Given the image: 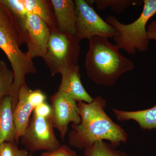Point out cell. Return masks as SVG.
I'll list each match as a JSON object with an SVG mask.
<instances>
[{"label": "cell", "mask_w": 156, "mask_h": 156, "mask_svg": "<svg viewBox=\"0 0 156 156\" xmlns=\"http://www.w3.org/2000/svg\"><path fill=\"white\" fill-rule=\"evenodd\" d=\"M34 114L37 116L44 118H49L52 114L51 105L47 102H44L35 108Z\"/></svg>", "instance_id": "23"}, {"label": "cell", "mask_w": 156, "mask_h": 156, "mask_svg": "<svg viewBox=\"0 0 156 156\" xmlns=\"http://www.w3.org/2000/svg\"><path fill=\"white\" fill-rule=\"evenodd\" d=\"M143 3L140 16L131 23L123 24L112 15H108L105 20L119 33V35L113 38L116 46L130 55H134L136 51H146L148 48L149 39L146 26L149 20L156 14V0H144Z\"/></svg>", "instance_id": "4"}, {"label": "cell", "mask_w": 156, "mask_h": 156, "mask_svg": "<svg viewBox=\"0 0 156 156\" xmlns=\"http://www.w3.org/2000/svg\"><path fill=\"white\" fill-rule=\"evenodd\" d=\"M27 11L46 23L51 32L58 30L56 19L50 1L22 0Z\"/></svg>", "instance_id": "15"}, {"label": "cell", "mask_w": 156, "mask_h": 156, "mask_svg": "<svg viewBox=\"0 0 156 156\" xmlns=\"http://www.w3.org/2000/svg\"><path fill=\"white\" fill-rule=\"evenodd\" d=\"M29 101L34 108L36 107L44 102H46V95L40 89L30 91L28 95Z\"/></svg>", "instance_id": "22"}, {"label": "cell", "mask_w": 156, "mask_h": 156, "mask_svg": "<svg viewBox=\"0 0 156 156\" xmlns=\"http://www.w3.org/2000/svg\"><path fill=\"white\" fill-rule=\"evenodd\" d=\"M77 105L81 122L72 125L68 139L70 145L84 150L97 141L108 140L115 148L127 142L128 134L107 114L106 101L101 95L90 103L79 101Z\"/></svg>", "instance_id": "1"}, {"label": "cell", "mask_w": 156, "mask_h": 156, "mask_svg": "<svg viewBox=\"0 0 156 156\" xmlns=\"http://www.w3.org/2000/svg\"><path fill=\"white\" fill-rule=\"evenodd\" d=\"M80 71L79 66L77 65L61 73V83L58 91L65 93L76 102L90 103L93 98L86 91L82 84Z\"/></svg>", "instance_id": "10"}, {"label": "cell", "mask_w": 156, "mask_h": 156, "mask_svg": "<svg viewBox=\"0 0 156 156\" xmlns=\"http://www.w3.org/2000/svg\"><path fill=\"white\" fill-rule=\"evenodd\" d=\"M14 80V74L7 63L0 60V102L7 96H11Z\"/></svg>", "instance_id": "18"}, {"label": "cell", "mask_w": 156, "mask_h": 156, "mask_svg": "<svg viewBox=\"0 0 156 156\" xmlns=\"http://www.w3.org/2000/svg\"><path fill=\"white\" fill-rule=\"evenodd\" d=\"M80 42L75 36L58 30L51 32L43 58L52 76L78 65L80 52Z\"/></svg>", "instance_id": "5"}, {"label": "cell", "mask_w": 156, "mask_h": 156, "mask_svg": "<svg viewBox=\"0 0 156 156\" xmlns=\"http://www.w3.org/2000/svg\"><path fill=\"white\" fill-rule=\"evenodd\" d=\"M31 91L24 84L19 92L18 101L13 111V119L16 133V141L21 138L29 123L31 115L34 108L29 101V94Z\"/></svg>", "instance_id": "12"}, {"label": "cell", "mask_w": 156, "mask_h": 156, "mask_svg": "<svg viewBox=\"0 0 156 156\" xmlns=\"http://www.w3.org/2000/svg\"><path fill=\"white\" fill-rule=\"evenodd\" d=\"M75 3L77 17L75 37L79 41L96 36L113 38L119 35L116 29L101 18L88 1L76 0Z\"/></svg>", "instance_id": "6"}, {"label": "cell", "mask_w": 156, "mask_h": 156, "mask_svg": "<svg viewBox=\"0 0 156 156\" xmlns=\"http://www.w3.org/2000/svg\"><path fill=\"white\" fill-rule=\"evenodd\" d=\"M23 145L30 152L51 151L61 146L54 131L51 119L33 114L25 132L20 138Z\"/></svg>", "instance_id": "7"}, {"label": "cell", "mask_w": 156, "mask_h": 156, "mask_svg": "<svg viewBox=\"0 0 156 156\" xmlns=\"http://www.w3.org/2000/svg\"><path fill=\"white\" fill-rule=\"evenodd\" d=\"M147 30L149 40H154L156 41V20H151Z\"/></svg>", "instance_id": "24"}, {"label": "cell", "mask_w": 156, "mask_h": 156, "mask_svg": "<svg viewBox=\"0 0 156 156\" xmlns=\"http://www.w3.org/2000/svg\"><path fill=\"white\" fill-rule=\"evenodd\" d=\"M0 156H35L26 149H20L16 142H7L0 145Z\"/></svg>", "instance_id": "20"}, {"label": "cell", "mask_w": 156, "mask_h": 156, "mask_svg": "<svg viewBox=\"0 0 156 156\" xmlns=\"http://www.w3.org/2000/svg\"><path fill=\"white\" fill-rule=\"evenodd\" d=\"M98 10H102L110 7L113 11L118 14L122 13L128 7L136 5L140 2L133 0H94Z\"/></svg>", "instance_id": "19"}, {"label": "cell", "mask_w": 156, "mask_h": 156, "mask_svg": "<svg viewBox=\"0 0 156 156\" xmlns=\"http://www.w3.org/2000/svg\"><path fill=\"white\" fill-rule=\"evenodd\" d=\"M117 119L120 122L135 121L143 130L156 129V105L147 109L127 111L112 108Z\"/></svg>", "instance_id": "14"}, {"label": "cell", "mask_w": 156, "mask_h": 156, "mask_svg": "<svg viewBox=\"0 0 156 156\" xmlns=\"http://www.w3.org/2000/svg\"><path fill=\"white\" fill-rule=\"evenodd\" d=\"M83 156H128L123 151L104 141H97L84 150Z\"/></svg>", "instance_id": "17"}, {"label": "cell", "mask_w": 156, "mask_h": 156, "mask_svg": "<svg viewBox=\"0 0 156 156\" xmlns=\"http://www.w3.org/2000/svg\"><path fill=\"white\" fill-rule=\"evenodd\" d=\"M58 31L75 36L76 14L75 1L51 0Z\"/></svg>", "instance_id": "11"}, {"label": "cell", "mask_w": 156, "mask_h": 156, "mask_svg": "<svg viewBox=\"0 0 156 156\" xmlns=\"http://www.w3.org/2000/svg\"><path fill=\"white\" fill-rule=\"evenodd\" d=\"M6 6L21 31L26 41L27 42V23L28 12L27 11L22 0H1Z\"/></svg>", "instance_id": "16"}, {"label": "cell", "mask_w": 156, "mask_h": 156, "mask_svg": "<svg viewBox=\"0 0 156 156\" xmlns=\"http://www.w3.org/2000/svg\"><path fill=\"white\" fill-rule=\"evenodd\" d=\"M51 119L54 128L59 132L64 140L70 123L78 125L81 122L77 103L65 93L58 91L50 97Z\"/></svg>", "instance_id": "8"}, {"label": "cell", "mask_w": 156, "mask_h": 156, "mask_svg": "<svg viewBox=\"0 0 156 156\" xmlns=\"http://www.w3.org/2000/svg\"><path fill=\"white\" fill-rule=\"evenodd\" d=\"M27 56L31 59L44 56L51 31L46 23L37 16L28 13L27 23Z\"/></svg>", "instance_id": "9"}, {"label": "cell", "mask_w": 156, "mask_h": 156, "mask_svg": "<svg viewBox=\"0 0 156 156\" xmlns=\"http://www.w3.org/2000/svg\"><path fill=\"white\" fill-rule=\"evenodd\" d=\"M26 43L24 37L9 9L0 0V49L8 57L14 74L11 95L13 109L16 106L19 92L26 84V76L37 72L33 59L20 47Z\"/></svg>", "instance_id": "3"}, {"label": "cell", "mask_w": 156, "mask_h": 156, "mask_svg": "<svg viewBox=\"0 0 156 156\" xmlns=\"http://www.w3.org/2000/svg\"><path fill=\"white\" fill-rule=\"evenodd\" d=\"M89 41L85 67L88 77L95 83L111 87L123 74L134 69L132 60L123 56L108 38L96 36Z\"/></svg>", "instance_id": "2"}, {"label": "cell", "mask_w": 156, "mask_h": 156, "mask_svg": "<svg viewBox=\"0 0 156 156\" xmlns=\"http://www.w3.org/2000/svg\"><path fill=\"white\" fill-rule=\"evenodd\" d=\"M41 156H78L76 153L67 145L62 144L51 151H45Z\"/></svg>", "instance_id": "21"}, {"label": "cell", "mask_w": 156, "mask_h": 156, "mask_svg": "<svg viewBox=\"0 0 156 156\" xmlns=\"http://www.w3.org/2000/svg\"><path fill=\"white\" fill-rule=\"evenodd\" d=\"M16 133L11 96L0 102V145L5 142H16Z\"/></svg>", "instance_id": "13"}]
</instances>
